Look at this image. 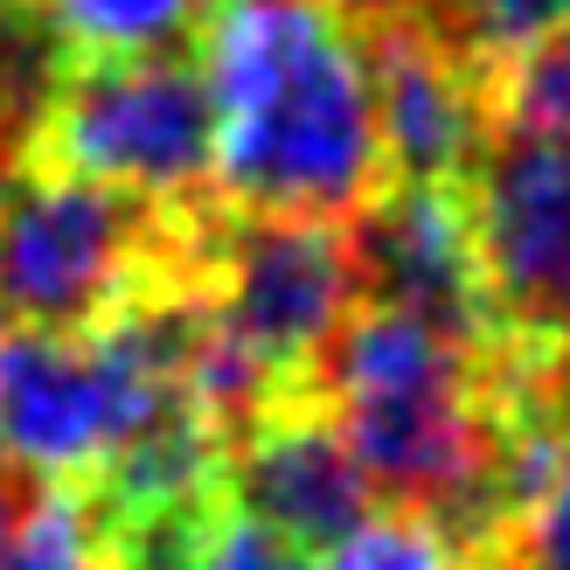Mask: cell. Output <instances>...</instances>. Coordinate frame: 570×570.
Wrapping results in <instances>:
<instances>
[{
  "mask_svg": "<svg viewBox=\"0 0 570 570\" xmlns=\"http://www.w3.org/2000/svg\"><path fill=\"white\" fill-rule=\"evenodd\" d=\"M195 56L216 111V203L348 223L390 188L368 77L334 0L216 8Z\"/></svg>",
  "mask_w": 570,
  "mask_h": 570,
  "instance_id": "6da1fadb",
  "label": "cell"
},
{
  "mask_svg": "<svg viewBox=\"0 0 570 570\" xmlns=\"http://www.w3.org/2000/svg\"><path fill=\"white\" fill-rule=\"evenodd\" d=\"M195 209H154L119 188L14 160L0 188V313L28 334H91L188 272Z\"/></svg>",
  "mask_w": 570,
  "mask_h": 570,
  "instance_id": "7a4b0ae2",
  "label": "cell"
},
{
  "mask_svg": "<svg viewBox=\"0 0 570 570\" xmlns=\"http://www.w3.org/2000/svg\"><path fill=\"white\" fill-rule=\"evenodd\" d=\"M21 160L119 188L154 209L209 203L216 111H209V77H203L195 42L160 49V56L63 63Z\"/></svg>",
  "mask_w": 570,
  "mask_h": 570,
  "instance_id": "3957f363",
  "label": "cell"
},
{
  "mask_svg": "<svg viewBox=\"0 0 570 570\" xmlns=\"http://www.w3.org/2000/svg\"><path fill=\"white\" fill-rule=\"evenodd\" d=\"M195 285L203 306L258 355L285 390L321 396V355L362 306L348 223L258 216L209 203L195 216Z\"/></svg>",
  "mask_w": 570,
  "mask_h": 570,
  "instance_id": "277c9868",
  "label": "cell"
},
{
  "mask_svg": "<svg viewBox=\"0 0 570 570\" xmlns=\"http://www.w3.org/2000/svg\"><path fill=\"white\" fill-rule=\"evenodd\" d=\"M355 36L390 188H466L494 132V98L411 0H334Z\"/></svg>",
  "mask_w": 570,
  "mask_h": 570,
  "instance_id": "5b68a950",
  "label": "cell"
},
{
  "mask_svg": "<svg viewBox=\"0 0 570 570\" xmlns=\"http://www.w3.org/2000/svg\"><path fill=\"white\" fill-rule=\"evenodd\" d=\"M460 195L501 334L570 355V139L488 132Z\"/></svg>",
  "mask_w": 570,
  "mask_h": 570,
  "instance_id": "8992f818",
  "label": "cell"
},
{
  "mask_svg": "<svg viewBox=\"0 0 570 570\" xmlns=\"http://www.w3.org/2000/svg\"><path fill=\"white\" fill-rule=\"evenodd\" d=\"M348 250L362 306L411 313L473 355H494L508 341L488 306V285H480V250L460 188H383L368 209L348 216Z\"/></svg>",
  "mask_w": 570,
  "mask_h": 570,
  "instance_id": "52a82bcc",
  "label": "cell"
},
{
  "mask_svg": "<svg viewBox=\"0 0 570 570\" xmlns=\"http://www.w3.org/2000/svg\"><path fill=\"white\" fill-rule=\"evenodd\" d=\"M223 501L237 522L278 535L299 557H327L362 515H376V494H368L327 396H293L250 424L223 460Z\"/></svg>",
  "mask_w": 570,
  "mask_h": 570,
  "instance_id": "ba28073f",
  "label": "cell"
},
{
  "mask_svg": "<svg viewBox=\"0 0 570 570\" xmlns=\"http://www.w3.org/2000/svg\"><path fill=\"white\" fill-rule=\"evenodd\" d=\"M70 63L160 56L195 42V0H36Z\"/></svg>",
  "mask_w": 570,
  "mask_h": 570,
  "instance_id": "9c48e42d",
  "label": "cell"
},
{
  "mask_svg": "<svg viewBox=\"0 0 570 570\" xmlns=\"http://www.w3.org/2000/svg\"><path fill=\"white\" fill-rule=\"evenodd\" d=\"M0 570H119L98 508L70 480H36L0 529Z\"/></svg>",
  "mask_w": 570,
  "mask_h": 570,
  "instance_id": "30bf717a",
  "label": "cell"
},
{
  "mask_svg": "<svg viewBox=\"0 0 570 570\" xmlns=\"http://www.w3.org/2000/svg\"><path fill=\"white\" fill-rule=\"evenodd\" d=\"M411 8L488 77V98H494V77L515 63L522 49H535L543 36H557L570 21V0H411Z\"/></svg>",
  "mask_w": 570,
  "mask_h": 570,
  "instance_id": "8fae6325",
  "label": "cell"
},
{
  "mask_svg": "<svg viewBox=\"0 0 570 570\" xmlns=\"http://www.w3.org/2000/svg\"><path fill=\"white\" fill-rule=\"evenodd\" d=\"M494 132L570 139V21L494 77Z\"/></svg>",
  "mask_w": 570,
  "mask_h": 570,
  "instance_id": "7c38bea8",
  "label": "cell"
},
{
  "mask_svg": "<svg viewBox=\"0 0 570 570\" xmlns=\"http://www.w3.org/2000/svg\"><path fill=\"white\" fill-rule=\"evenodd\" d=\"M321 570H460V557L445 550V535L424 515L383 508V515H362L348 535H341Z\"/></svg>",
  "mask_w": 570,
  "mask_h": 570,
  "instance_id": "4fadbf2b",
  "label": "cell"
},
{
  "mask_svg": "<svg viewBox=\"0 0 570 570\" xmlns=\"http://www.w3.org/2000/svg\"><path fill=\"white\" fill-rule=\"evenodd\" d=\"M508 570H570V355L557 368V473L515 535Z\"/></svg>",
  "mask_w": 570,
  "mask_h": 570,
  "instance_id": "5bb4252c",
  "label": "cell"
},
{
  "mask_svg": "<svg viewBox=\"0 0 570 570\" xmlns=\"http://www.w3.org/2000/svg\"><path fill=\"white\" fill-rule=\"evenodd\" d=\"M181 570H321V563L299 557V550H285L278 535H265V529H250V522L230 515Z\"/></svg>",
  "mask_w": 570,
  "mask_h": 570,
  "instance_id": "9a60e30c",
  "label": "cell"
},
{
  "mask_svg": "<svg viewBox=\"0 0 570 570\" xmlns=\"http://www.w3.org/2000/svg\"><path fill=\"white\" fill-rule=\"evenodd\" d=\"M8 167H14V154H8V147H0V188H8Z\"/></svg>",
  "mask_w": 570,
  "mask_h": 570,
  "instance_id": "2e32d148",
  "label": "cell"
},
{
  "mask_svg": "<svg viewBox=\"0 0 570 570\" xmlns=\"http://www.w3.org/2000/svg\"><path fill=\"white\" fill-rule=\"evenodd\" d=\"M216 8H244V0H216Z\"/></svg>",
  "mask_w": 570,
  "mask_h": 570,
  "instance_id": "e0dca14e",
  "label": "cell"
},
{
  "mask_svg": "<svg viewBox=\"0 0 570 570\" xmlns=\"http://www.w3.org/2000/svg\"><path fill=\"white\" fill-rule=\"evenodd\" d=\"M460 570H480V563H460Z\"/></svg>",
  "mask_w": 570,
  "mask_h": 570,
  "instance_id": "ac0fdd59",
  "label": "cell"
},
{
  "mask_svg": "<svg viewBox=\"0 0 570 570\" xmlns=\"http://www.w3.org/2000/svg\"><path fill=\"white\" fill-rule=\"evenodd\" d=\"M0 529H8V515H0Z\"/></svg>",
  "mask_w": 570,
  "mask_h": 570,
  "instance_id": "d6986e66",
  "label": "cell"
}]
</instances>
